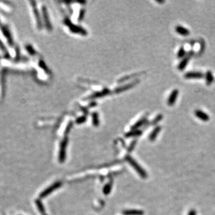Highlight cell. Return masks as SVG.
Returning a JSON list of instances; mask_svg holds the SVG:
<instances>
[{
  "label": "cell",
  "instance_id": "1",
  "mask_svg": "<svg viewBox=\"0 0 215 215\" xmlns=\"http://www.w3.org/2000/svg\"><path fill=\"white\" fill-rule=\"evenodd\" d=\"M126 160L133 167V168L136 171V172L140 175L142 178L146 179L148 176V174L146 171L137 163L136 161H135L132 157L127 156L126 157Z\"/></svg>",
  "mask_w": 215,
  "mask_h": 215
},
{
  "label": "cell",
  "instance_id": "2",
  "mask_svg": "<svg viewBox=\"0 0 215 215\" xmlns=\"http://www.w3.org/2000/svg\"><path fill=\"white\" fill-rule=\"evenodd\" d=\"M0 28H1V32L3 34L4 36L6 38V39L8 44L11 46H13L14 44L13 39V36L9 28L7 26H6V25H4L2 24L1 26H0Z\"/></svg>",
  "mask_w": 215,
  "mask_h": 215
},
{
  "label": "cell",
  "instance_id": "3",
  "mask_svg": "<svg viewBox=\"0 0 215 215\" xmlns=\"http://www.w3.org/2000/svg\"><path fill=\"white\" fill-rule=\"evenodd\" d=\"M61 185H62V183L58 181V182H56L54 183L51 186H50L48 188H46L44 191H43L40 194V198H44L46 197L47 196L50 195L52 193H53L54 191H55L56 189L60 188Z\"/></svg>",
  "mask_w": 215,
  "mask_h": 215
},
{
  "label": "cell",
  "instance_id": "4",
  "mask_svg": "<svg viewBox=\"0 0 215 215\" xmlns=\"http://www.w3.org/2000/svg\"><path fill=\"white\" fill-rule=\"evenodd\" d=\"M68 145V139L65 138L60 144L59 160L60 162H63L66 158V151Z\"/></svg>",
  "mask_w": 215,
  "mask_h": 215
},
{
  "label": "cell",
  "instance_id": "5",
  "mask_svg": "<svg viewBox=\"0 0 215 215\" xmlns=\"http://www.w3.org/2000/svg\"><path fill=\"white\" fill-rule=\"evenodd\" d=\"M204 77L203 73L201 72L189 71L185 74L184 78L186 79H201Z\"/></svg>",
  "mask_w": 215,
  "mask_h": 215
},
{
  "label": "cell",
  "instance_id": "6",
  "mask_svg": "<svg viewBox=\"0 0 215 215\" xmlns=\"http://www.w3.org/2000/svg\"><path fill=\"white\" fill-rule=\"evenodd\" d=\"M179 95V90L178 89H174L170 93L168 100H167V104L170 106H172L176 103V99H178Z\"/></svg>",
  "mask_w": 215,
  "mask_h": 215
},
{
  "label": "cell",
  "instance_id": "7",
  "mask_svg": "<svg viewBox=\"0 0 215 215\" xmlns=\"http://www.w3.org/2000/svg\"><path fill=\"white\" fill-rule=\"evenodd\" d=\"M194 114L198 118L203 121L206 122L210 120V117L207 113L200 109H196L194 111Z\"/></svg>",
  "mask_w": 215,
  "mask_h": 215
},
{
  "label": "cell",
  "instance_id": "8",
  "mask_svg": "<svg viewBox=\"0 0 215 215\" xmlns=\"http://www.w3.org/2000/svg\"><path fill=\"white\" fill-rule=\"evenodd\" d=\"M175 31L178 34L182 36H188L190 34L189 31L187 28L181 26V25H178L175 27Z\"/></svg>",
  "mask_w": 215,
  "mask_h": 215
},
{
  "label": "cell",
  "instance_id": "9",
  "mask_svg": "<svg viewBox=\"0 0 215 215\" xmlns=\"http://www.w3.org/2000/svg\"><path fill=\"white\" fill-rule=\"evenodd\" d=\"M191 57L190 56L186 55V56L182 59L181 62L179 64V65L178 66V69L179 71H183L186 68V67L187 66L188 62L189 61V59H191Z\"/></svg>",
  "mask_w": 215,
  "mask_h": 215
},
{
  "label": "cell",
  "instance_id": "10",
  "mask_svg": "<svg viewBox=\"0 0 215 215\" xmlns=\"http://www.w3.org/2000/svg\"><path fill=\"white\" fill-rule=\"evenodd\" d=\"M161 130V127L160 125H158L157 126V127L152 131V132L151 133L149 136V140L151 141H154L155 140V139L157 138V136L158 135L159 133L160 132Z\"/></svg>",
  "mask_w": 215,
  "mask_h": 215
},
{
  "label": "cell",
  "instance_id": "11",
  "mask_svg": "<svg viewBox=\"0 0 215 215\" xmlns=\"http://www.w3.org/2000/svg\"><path fill=\"white\" fill-rule=\"evenodd\" d=\"M124 215H144V211L141 210H126L123 212Z\"/></svg>",
  "mask_w": 215,
  "mask_h": 215
},
{
  "label": "cell",
  "instance_id": "12",
  "mask_svg": "<svg viewBox=\"0 0 215 215\" xmlns=\"http://www.w3.org/2000/svg\"><path fill=\"white\" fill-rule=\"evenodd\" d=\"M214 81V77L211 71H207L206 74V83L207 85H210Z\"/></svg>",
  "mask_w": 215,
  "mask_h": 215
},
{
  "label": "cell",
  "instance_id": "13",
  "mask_svg": "<svg viewBox=\"0 0 215 215\" xmlns=\"http://www.w3.org/2000/svg\"><path fill=\"white\" fill-rule=\"evenodd\" d=\"M187 54L186 52V50L183 47H181L179 49L178 53H177V57L178 59H182L183 58V57Z\"/></svg>",
  "mask_w": 215,
  "mask_h": 215
},
{
  "label": "cell",
  "instance_id": "14",
  "mask_svg": "<svg viewBox=\"0 0 215 215\" xmlns=\"http://www.w3.org/2000/svg\"><path fill=\"white\" fill-rule=\"evenodd\" d=\"M35 203L36 205V207L39 209V210L41 213H45V209L42 203V202L40 200H36L35 201Z\"/></svg>",
  "mask_w": 215,
  "mask_h": 215
},
{
  "label": "cell",
  "instance_id": "15",
  "mask_svg": "<svg viewBox=\"0 0 215 215\" xmlns=\"http://www.w3.org/2000/svg\"><path fill=\"white\" fill-rule=\"evenodd\" d=\"M205 47H206V44L204 41L203 39H201V41H200V51L198 53V55H201L203 54L205 50Z\"/></svg>",
  "mask_w": 215,
  "mask_h": 215
},
{
  "label": "cell",
  "instance_id": "16",
  "mask_svg": "<svg viewBox=\"0 0 215 215\" xmlns=\"http://www.w3.org/2000/svg\"><path fill=\"white\" fill-rule=\"evenodd\" d=\"M162 118H163V116L162 114H158L153 120V121L151 123V125H155V124H158L160 121H161L162 120Z\"/></svg>",
  "mask_w": 215,
  "mask_h": 215
},
{
  "label": "cell",
  "instance_id": "17",
  "mask_svg": "<svg viewBox=\"0 0 215 215\" xmlns=\"http://www.w3.org/2000/svg\"><path fill=\"white\" fill-rule=\"evenodd\" d=\"M146 118H144L142 119H141L140 121H139L134 126L132 127V129H137V128H139V127H141V125H142L143 124H145V121H146Z\"/></svg>",
  "mask_w": 215,
  "mask_h": 215
},
{
  "label": "cell",
  "instance_id": "18",
  "mask_svg": "<svg viewBox=\"0 0 215 215\" xmlns=\"http://www.w3.org/2000/svg\"><path fill=\"white\" fill-rule=\"evenodd\" d=\"M111 189H112V184H111V183H109L106 184V185L105 186V187H104V189H103L104 194H106V195L108 194L111 192Z\"/></svg>",
  "mask_w": 215,
  "mask_h": 215
},
{
  "label": "cell",
  "instance_id": "19",
  "mask_svg": "<svg viewBox=\"0 0 215 215\" xmlns=\"http://www.w3.org/2000/svg\"><path fill=\"white\" fill-rule=\"evenodd\" d=\"M142 134V132L140 130H134V132H132L130 133H128L127 136L130 137V136H140Z\"/></svg>",
  "mask_w": 215,
  "mask_h": 215
},
{
  "label": "cell",
  "instance_id": "20",
  "mask_svg": "<svg viewBox=\"0 0 215 215\" xmlns=\"http://www.w3.org/2000/svg\"><path fill=\"white\" fill-rule=\"evenodd\" d=\"M188 215H197V212L194 209H192L189 211Z\"/></svg>",
  "mask_w": 215,
  "mask_h": 215
},
{
  "label": "cell",
  "instance_id": "21",
  "mask_svg": "<svg viewBox=\"0 0 215 215\" xmlns=\"http://www.w3.org/2000/svg\"><path fill=\"white\" fill-rule=\"evenodd\" d=\"M135 145H136V141H134V142H133V143H132V144L130 145V147L129 148V151H132L133 149H134V146H135Z\"/></svg>",
  "mask_w": 215,
  "mask_h": 215
},
{
  "label": "cell",
  "instance_id": "22",
  "mask_svg": "<svg viewBox=\"0 0 215 215\" xmlns=\"http://www.w3.org/2000/svg\"><path fill=\"white\" fill-rule=\"evenodd\" d=\"M157 3H160V4H163L165 3V1H164V0H157V1H156Z\"/></svg>",
  "mask_w": 215,
  "mask_h": 215
},
{
  "label": "cell",
  "instance_id": "23",
  "mask_svg": "<svg viewBox=\"0 0 215 215\" xmlns=\"http://www.w3.org/2000/svg\"><path fill=\"white\" fill-rule=\"evenodd\" d=\"M1 25H2V24H1V21H0V26H1Z\"/></svg>",
  "mask_w": 215,
  "mask_h": 215
}]
</instances>
